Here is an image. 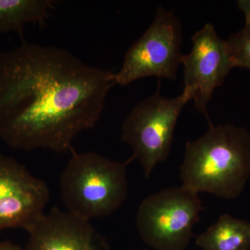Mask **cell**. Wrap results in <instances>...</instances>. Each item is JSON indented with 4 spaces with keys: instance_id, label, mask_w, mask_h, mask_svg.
<instances>
[{
    "instance_id": "1",
    "label": "cell",
    "mask_w": 250,
    "mask_h": 250,
    "mask_svg": "<svg viewBox=\"0 0 250 250\" xmlns=\"http://www.w3.org/2000/svg\"><path fill=\"white\" fill-rule=\"evenodd\" d=\"M114 73L66 49L23 42L0 52V140L19 150L72 152L104 109Z\"/></svg>"
},
{
    "instance_id": "2",
    "label": "cell",
    "mask_w": 250,
    "mask_h": 250,
    "mask_svg": "<svg viewBox=\"0 0 250 250\" xmlns=\"http://www.w3.org/2000/svg\"><path fill=\"white\" fill-rule=\"evenodd\" d=\"M180 170L182 186L192 192L236 198L250 178V131L210 125L201 137L188 141Z\"/></svg>"
},
{
    "instance_id": "3",
    "label": "cell",
    "mask_w": 250,
    "mask_h": 250,
    "mask_svg": "<svg viewBox=\"0 0 250 250\" xmlns=\"http://www.w3.org/2000/svg\"><path fill=\"white\" fill-rule=\"evenodd\" d=\"M126 163L74 149L60 178L65 210L90 221L111 215L128 196Z\"/></svg>"
},
{
    "instance_id": "4",
    "label": "cell",
    "mask_w": 250,
    "mask_h": 250,
    "mask_svg": "<svg viewBox=\"0 0 250 250\" xmlns=\"http://www.w3.org/2000/svg\"><path fill=\"white\" fill-rule=\"evenodd\" d=\"M190 100L187 90L167 98L161 95L159 87L156 93L136 105L123 122L121 139L132 149L130 161H139L146 178L169 157L176 125Z\"/></svg>"
},
{
    "instance_id": "5",
    "label": "cell",
    "mask_w": 250,
    "mask_h": 250,
    "mask_svg": "<svg viewBox=\"0 0 250 250\" xmlns=\"http://www.w3.org/2000/svg\"><path fill=\"white\" fill-rule=\"evenodd\" d=\"M203 209L198 194L183 186L168 188L143 200L136 228L155 250H186Z\"/></svg>"
},
{
    "instance_id": "6",
    "label": "cell",
    "mask_w": 250,
    "mask_h": 250,
    "mask_svg": "<svg viewBox=\"0 0 250 250\" xmlns=\"http://www.w3.org/2000/svg\"><path fill=\"white\" fill-rule=\"evenodd\" d=\"M182 41L179 18L173 11L158 8L150 25L125 54L121 68L113 75L115 84L125 86L149 77L175 81Z\"/></svg>"
},
{
    "instance_id": "7",
    "label": "cell",
    "mask_w": 250,
    "mask_h": 250,
    "mask_svg": "<svg viewBox=\"0 0 250 250\" xmlns=\"http://www.w3.org/2000/svg\"><path fill=\"white\" fill-rule=\"evenodd\" d=\"M192 43L190 52L182 59L184 90L190 94L194 107L205 113L210 123L207 105L233 67L226 41L220 39L210 23L192 36Z\"/></svg>"
},
{
    "instance_id": "8",
    "label": "cell",
    "mask_w": 250,
    "mask_h": 250,
    "mask_svg": "<svg viewBox=\"0 0 250 250\" xmlns=\"http://www.w3.org/2000/svg\"><path fill=\"white\" fill-rule=\"evenodd\" d=\"M49 190L42 179L14 158L0 154V231H28L42 216Z\"/></svg>"
},
{
    "instance_id": "9",
    "label": "cell",
    "mask_w": 250,
    "mask_h": 250,
    "mask_svg": "<svg viewBox=\"0 0 250 250\" xmlns=\"http://www.w3.org/2000/svg\"><path fill=\"white\" fill-rule=\"evenodd\" d=\"M24 250H109L90 221L53 207L29 230Z\"/></svg>"
},
{
    "instance_id": "10",
    "label": "cell",
    "mask_w": 250,
    "mask_h": 250,
    "mask_svg": "<svg viewBox=\"0 0 250 250\" xmlns=\"http://www.w3.org/2000/svg\"><path fill=\"white\" fill-rule=\"evenodd\" d=\"M196 244L203 250H250V223L222 215L197 237Z\"/></svg>"
},
{
    "instance_id": "11",
    "label": "cell",
    "mask_w": 250,
    "mask_h": 250,
    "mask_svg": "<svg viewBox=\"0 0 250 250\" xmlns=\"http://www.w3.org/2000/svg\"><path fill=\"white\" fill-rule=\"evenodd\" d=\"M52 0H0V34L21 31L26 24H42L54 8Z\"/></svg>"
},
{
    "instance_id": "12",
    "label": "cell",
    "mask_w": 250,
    "mask_h": 250,
    "mask_svg": "<svg viewBox=\"0 0 250 250\" xmlns=\"http://www.w3.org/2000/svg\"><path fill=\"white\" fill-rule=\"evenodd\" d=\"M237 5L244 14L245 24L225 41L233 68L241 67L250 70V1L241 0Z\"/></svg>"
},
{
    "instance_id": "13",
    "label": "cell",
    "mask_w": 250,
    "mask_h": 250,
    "mask_svg": "<svg viewBox=\"0 0 250 250\" xmlns=\"http://www.w3.org/2000/svg\"><path fill=\"white\" fill-rule=\"evenodd\" d=\"M0 250H24L18 245L11 241H0Z\"/></svg>"
}]
</instances>
